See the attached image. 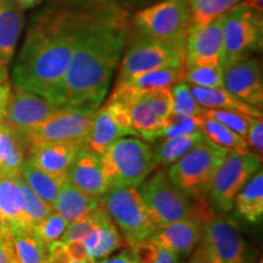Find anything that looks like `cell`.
<instances>
[{
    "instance_id": "cell-12",
    "label": "cell",
    "mask_w": 263,
    "mask_h": 263,
    "mask_svg": "<svg viewBox=\"0 0 263 263\" xmlns=\"http://www.w3.org/2000/svg\"><path fill=\"white\" fill-rule=\"evenodd\" d=\"M62 107L42 95L14 85L3 116V124L25 137Z\"/></svg>"
},
{
    "instance_id": "cell-30",
    "label": "cell",
    "mask_w": 263,
    "mask_h": 263,
    "mask_svg": "<svg viewBox=\"0 0 263 263\" xmlns=\"http://www.w3.org/2000/svg\"><path fill=\"white\" fill-rule=\"evenodd\" d=\"M184 73H185V64H182L157 68V70L136 76L129 80L117 82H122L132 89L141 94L144 91L160 89V88H172L174 84L184 81Z\"/></svg>"
},
{
    "instance_id": "cell-45",
    "label": "cell",
    "mask_w": 263,
    "mask_h": 263,
    "mask_svg": "<svg viewBox=\"0 0 263 263\" xmlns=\"http://www.w3.org/2000/svg\"><path fill=\"white\" fill-rule=\"evenodd\" d=\"M153 263H179V257L171 250L163 248L160 244L159 251H157Z\"/></svg>"
},
{
    "instance_id": "cell-42",
    "label": "cell",
    "mask_w": 263,
    "mask_h": 263,
    "mask_svg": "<svg viewBox=\"0 0 263 263\" xmlns=\"http://www.w3.org/2000/svg\"><path fill=\"white\" fill-rule=\"evenodd\" d=\"M251 154L262 162L263 157V120L261 117H252L249 132L245 138Z\"/></svg>"
},
{
    "instance_id": "cell-9",
    "label": "cell",
    "mask_w": 263,
    "mask_h": 263,
    "mask_svg": "<svg viewBox=\"0 0 263 263\" xmlns=\"http://www.w3.org/2000/svg\"><path fill=\"white\" fill-rule=\"evenodd\" d=\"M185 64V45L139 37L130 43L120 66L117 81H126L146 72Z\"/></svg>"
},
{
    "instance_id": "cell-44",
    "label": "cell",
    "mask_w": 263,
    "mask_h": 263,
    "mask_svg": "<svg viewBox=\"0 0 263 263\" xmlns=\"http://www.w3.org/2000/svg\"><path fill=\"white\" fill-rule=\"evenodd\" d=\"M65 246L72 261H84V259L89 258L87 246L82 240H70V241L65 242Z\"/></svg>"
},
{
    "instance_id": "cell-22",
    "label": "cell",
    "mask_w": 263,
    "mask_h": 263,
    "mask_svg": "<svg viewBox=\"0 0 263 263\" xmlns=\"http://www.w3.org/2000/svg\"><path fill=\"white\" fill-rule=\"evenodd\" d=\"M84 244L88 250V257L94 262L107 257L121 246L127 245L116 224L101 205L98 229L85 240Z\"/></svg>"
},
{
    "instance_id": "cell-21",
    "label": "cell",
    "mask_w": 263,
    "mask_h": 263,
    "mask_svg": "<svg viewBox=\"0 0 263 263\" xmlns=\"http://www.w3.org/2000/svg\"><path fill=\"white\" fill-rule=\"evenodd\" d=\"M99 206H100V200L76 188L66 178L55 200L54 211H57L67 222V224H70L77 219L90 215Z\"/></svg>"
},
{
    "instance_id": "cell-52",
    "label": "cell",
    "mask_w": 263,
    "mask_h": 263,
    "mask_svg": "<svg viewBox=\"0 0 263 263\" xmlns=\"http://www.w3.org/2000/svg\"><path fill=\"white\" fill-rule=\"evenodd\" d=\"M8 81V66L0 62V83Z\"/></svg>"
},
{
    "instance_id": "cell-46",
    "label": "cell",
    "mask_w": 263,
    "mask_h": 263,
    "mask_svg": "<svg viewBox=\"0 0 263 263\" xmlns=\"http://www.w3.org/2000/svg\"><path fill=\"white\" fill-rule=\"evenodd\" d=\"M95 263H136L133 256L129 251H122L121 254H118L114 257H105L97 261Z\"/></svg>"
},
{
    "instance_id": "cell-25",
    "label": "cell",
    "mask_w": 263,
    "mask_h": 263,
    "mask_svg": "<svg viewBox=\"0 0 263 263\" xmlns=\"http://www.w3.org/2000/svg\"><path fill=\"white\" fill-rule=\"evenodd\" d=\"M29 153L26 140L0 123V174L18 176Z\"/></svg>"
},
{
    "instance_id": "cell-31",
    "label": "cell",
    "mask_w": 263,
    "mask_h": 263,
    "mask_svg": "<svg viewBox=\"0 0 263 263\" xmlns=\"http://www.w3.org/2000/svg\"><path fill=\"white\" fill-rule=\"evenodd\" d=\"M164 140L160 141L153 149L154 160H155L156 167L159 168H166L178 161L186 153H189L194 146L201 143L205 139V136L201 130L195 133L186 134V136L174 137V138H163Z\"/></svg>"
},
{
    "instance_id": "cell-5",
    "label": "cell",
    "mask_w": 263,
    "mask_h": 263,
    "mask_svg": "<svg viewBox=\"0 0 263 263\" xmlns=\"http://www.w3.org/2000/svg\"><path fill=\"white\" fill-rule=\"evenodd\" d=\"M111 186H139L155 171L153 149L137 138H120L100 155Z\"/></svg>"
},
{
    "instance_id": "cell-11",
    "label": "cell",
    "mask_w": 263,
    "mask_h": 263,
    "mask_svg": "<svg viewBox=\"0 0 263 263\" xmlns=\"http://www.w3.org/2000/svg\"><path fill=\"white\" fill-rule=\"evenodd\" d=\"M95 111L87 107H62L25 137L29 150L42 143H73L84 146Z\"/></svg>"
},
{
    "instance_id": "cell-6",
    "label": "cell",
    "mask_w": 263,
    "mask_h": 263,
    "mask_svg": "<svg viewBox=\"0 0 263 263\" xmlns=\"http://www.w3.org/2000/svg\"><path fill=\"white\" fill-rule=\"evenodd\" d=\"M133 22L140 35L183 45L192 27L190 9L184 0H162L141 9Z\"/></svg>"
},
{
    "instance_id": "cell-47",
    "label": "cell",
    "mask_w": 263,
    "mask_h": 263,
    "mask_svg": "<svg viewBox=\"0 0 263 263\" xmlns=\"http://www.w3.org/2000/svg\"><path fill=\"white\" fill-rule=\"evenodd\" d=\"M0 263H14L8 241L3 235H0Z\"/></svg>"
},
{
    "instance_id": "cell-39",
    "label": "cell",
    "mask_w": 263,
    "mask_h": 263,
    "mask_svg": "<svg viewBox=\"0 0 263 263\" xmlns=\"http://www.w3.org/2000/svg\"><path fill=\"white\" fill-rule=\"evenodd\" d=\"M202 116H189V115L173 114L163 129V138H174L201 130Z\"/></svg>"
},
{
    "instance_id": "cell-20",
    "label": "cell",
    "mask_w": 263,
    "mask_h": 263,
    "mask_svg": "<svg viewBox=\"0 0 263 263\" xmlns=\"http://www.w3.org/2000/svg\"><path fill=\"white\" fill-rule=\"evenodd\" d=\"M24 25V10L14 0H0V62L8 67Z\"/></svg>"
},
{
    "instance_id": "cell-17",
    "label": "cell",
    "mask_w": 263,
    "mask_h": 263,
    "mask_svg": "<svg viewBox=\"0 0 263 263\" xmlns=\"http://www.w3.org/2000/svg\"><path fill=\"white\" fill-rule=\"evenodd\" d=\"M0 235L8 241L14 263H44L48 248L26 223L0 226Z\"/></svg>"
},
{
    "instance_id": "cell-33",
    "label": "cell",
    "mask_w": 263,
    "mask_h": 263,
    "mask_svg": "<svg viewBox=\"0 0 263 263\" xmlns=\"http://www.w3.org/2000/svg\"><path fill=\"white\" fill-rule=\"evenodd\" d=\"M241 0H196L189 6L192 26H205L228 12Z\"/></svg>"
},
{
    "instance_id": "cell-38",
    "label": "cell",
    "mask_w": 263,
    "mask_h": 263,
    "mask_svg": "<svg viewBox=\"0 0 263 263\" xmlns=\"http://www.w3.org/2000/svg\"><path fill=\"white\" fill-rule=\"evenodd\" d=\"M203 115L213 118L217 122L222 123L223 126L228 127L230 130H233L244 139L252 120V116H249V115L229 110H205Z\"/></svg>"
},
{
    "instance_id": "cell-34",
    "label": "cell",
    "mask_w": 263,
    "mask_h": 263,
    "mask_svg": "<svg viewBox=\"0 0 263 263\" xmlns=\"http://www.w3.org/2000/svg\"><path fill=\"white\" fill-rule=\"evenodd\" d=\"M20 186H21L22 196H24V216L25 222L29 226H35L45 217L50 215L54 211V207L45 202L44 200L41 199L37 194L29 188L21 177L18 176Z\"/></svg>"
},
{
    "instance_id": "cell-56",
    "label": "cell",
    "mask_w": 263,
    "mask_h": 263,
    "mask_svg": "<svg viewBox=\"0 0 263 263\" xmlns=\"http://www.w3.org/2000/svg\"><path fill=\"white\" fill-rule=\"evenodd\" d=\"M258 263H263V262H262V258H261V259H259V262H258Z\"/></svg>"
},
{
    "instance_id": "cell-15",
    "label": "cell",
    "mask_w": 263,
    "mask_h": 263,
    "mask_svg": "<svg viewBox=\"0 0 263 263\" xmlns=\"http://www.w3.org/2000/svg\"><path fill=\"white\" fill-rule=\"evenodd\" d=\"M223 88L239 100L261 108L263 78L259 61L246 57L223 67Z\"/></svg>"
},
{
    "instance_id": "cell-7",
    "label": "cell",
    "mask_w": 263,
    "mask_h": 263,
    "mask_svg": "<svg viewBox=\"0 0 263 263\" xmlns=\"http://www.w3.org/2000/svg\"><path fill=\"white\" fill-rule=\"evenodd\" d=\"M261 168V161L254 154L228 151L213 173L205 194L216 211L226 213L233 209L234 199L242 186Z\"/></svg>"
},
{
    "instance_id": "cell-28",
    "label": "cell",
    "mask_w": 263,
    "mask_h": 263,
    "mask_svg": "<svg viewBox=\"0 0 263 263\" xmlns=\"http://www.w3.org/2000/svg\"><path fill=\"white\" fill-rule=\"evenodd\" d=\"M18 176L41 199L52 207H54L62 183L66 179V177L55 176V174L38 168L28 159H26Z\"/></svg>"
},
{
    "instance_id": "cell-35",
    "label": "cell",
    "mask_w": 263,
    "mask_h": 263,
    "mask_svg": "<svg viewBox=\"0 0 263 263\" xmlns=\"http://www.w3.org/2000/svg\"><path fill=\"white\" fill-rule=\"evenodd\" d=\"M184 82L203 88H223V66H185Z\"/></svg>"
},
{
    "instance_id": "cell-10",
    "label": "cell",
    "mask_w": 263,
    "mask_h": 263,
    "mask_svg": "<svg viewBox=\"0 0 263 263\" xmlns=\"http://www.w3.org/2000/svg\"><path fill=\"white\" fill-rule=\"evenodd\" d=\"M262 15L254 10L239 3L226 12L223 26V67L259 50L262 47Z\"/></svg>"
},
{
    "instance_id": "cell-41",
    "label": "cell",
    "mask_w": 263,
    "mask_h": 263,
    "mask_svg": "<svg viewBox=\"0 0 263 263\" xmlns=\"http://www.w3.org/2000/svg\"><path fill=\"white\" fill-rule=\"evenodd\" d=\"M99 215H100V206L87 217H83V218L70 223L67 229H66L62 241L66 242L70 241V240H82V241H85L98 229Z\"/></svg>"
},
{
    "instance_id": "cell-50",
    "label": "cell",
    "mask_w": 263,
    "mask_h": 263,
    "mask_svg": "<svg viewBox=\"0 0 263 263\" xmlns=\"http://www.w3.org/2000/svg\"><path fill=\"white\" fill-rule=\"evenodd\" d=\"M22 10L34 8V6L39 5L42 3V0H14Z\"/></svg>"
},
{
    "instance_id": "cell-36",
    "label": "cell",
    "mask_w": 263,
    "mask_h": 263,
    "mask_svg": "<svg viewBox=\"0 0 263 263\" xmlns=\"http://www.w3.org/2000/svg\"><path fill=\"white\" fill-rule=\"evenodd\" d=\"M67 227V222L57 211H52L43 221L33 226V228H34L38 238L43 241V244L48 248L49 245L54 244V242L62 241Z\"/></svg>"
},
{
    "instance_id": "cell-51",
    "label": "cell",
    "mask_w": 263,
    "mask_h": 263,
    "mask_svg": "<svg viewBox=\"0 0 263 263\" xmlns=\"http://www.w3.org/2000/svg\"><path fill=\"white\" fill-rule=\"evenodd\" d=\"M123 4L134 6V5H145L149 2H153V0H120Z\"/></svg>"
},
{
    "instance_id": "cell-8",
    "label": "cell",
    "mask_w": 263,
    "mask_h": 263,
    "mask_svg": "<svg viewBox=\"0 0 263 263\" xmlns=\"http://www.w3.org/2000/svg\"><path fill=\"white\" fill-rule=\"evenodd\" d=\"M228 151L206 138L167 170L171 180L190 195L205 194L217 167Z\"/></svg>"
},
{
    "instance_id": "cell-23",
    "label": "cell",
    "mask_w": 263,
    "mask_h": 263,
    "mask_svg": "<svg viewBox=\"0 0 263 263\" xmlns=\"http://www.w3.org/2000/svg\"><path fill=\"white\" fill-rule=\"evenodd\" d=\"M196 103L205 110H229L241 112L252 117H261V108L239 100L224 88H203L189 85Z\"/></svg>"
},
{
    "instance_id": "cell-2",
    "label": "cell",
    "mask_w": 263,
    "mask_h": 263,
    "mask_svg": "<svg viewBox=\"0 0 263 263\" xmlns=\"http://www.w3.org/2000/svg\"><path fill=\"white\" fill-rule=\"evenodd\" d=\"M87 21L62 11L35 16L15 61V85L52 101Z\"/></svg>"
},
{
    "instance_id": "cell-1",
    "label": "cell",
    "mask_w": 263,
    "mask_h": 263,
    "mask_svg": "<svg viewBox=\"0 0 263 263\" xmlns=\"http://www.w3.org/2000/svg\"><path fill=\"white\" fill-rule=\"evenodd\" d=\"M127 29L120 18H88L52 103L60 106L97 108L103 104L120 64Z\"/></svg>"
},
{
    "instance_id": "cell-32",
    "label": "cell",
    "mask_w": 263,
    "mask_h": 263,
    "mask_svg": "<svg viewBox=\"0 0 263 263\" xmlns=\"http://www.w3.org/2000/svg\"><path fill=\"white\" fill-rule=\"evenodd\" d=\"M201 132L207 140L227 151L238 154H251L244 138L230 130L228 127L217 122L213 118L203 115L201 120Z\"/></svg>"
},
{
    "instance_id": "cell-14",
    "label": "cell",
    "mask_w": 263,
    "mask_h": 263,
    "mask_svg": "<svg viewBox=\"0 0 263 263\" xmlns=\"http://www.w3.org/2000/svg\"><path fill=\"white\" fill-rule=\"evenodd\" d=\"M226 14L205 26H192L185 39V66L217 67L222 65L223 26Z\"/></svg>"
},
{
    "instance_id": "cell-16",
    "label": "cell",
    "mask_w": 263,
    "mask_h": 263,
    "mask_svg": "<svg viewBox=\"0 0 263 263\" xmlns=\"http://www.w3.org/2000/svg\"><path fill=\"white\" fill-rule=\"evenodd\" d=\"M67 180L89 196L100 199L111 188L100 155L82 146L67 171Z\"/></svg>"
},
{
    "instance_id": "cell-19",
    "label": "cell",
    "mask_w": 263,
    "mask_h": 263,
    "mask_svg": "<svg viewBox=\"0 0 263 263\" xmlns=\"http://www.w3.org/2000/svg\"><path fill=\"white\" fill-rule=\"evenodd\" d=\"M81 147L73 143H42L31 147L27 159L45 172L66 177Z\"/></svg>"
},
{
    "instance_id": "cell-24",
    "label": "cell",
    "mask_w": 263,
    "mask_h": 263,
    "mask_svg": "<svg viewBox=\"0 0 263 263\" xmlns=\"http://www.w3.org/2000/svg\"><path fill=\"white\" fill-rule=\"evenodd\" d=\"M124 136H128V133L117 126L104 105L103 107L97 108L95 111L93 123H91L89 134L85 139L84 147L98 155H103L111 144Z\"/></svg>"
},
{
    "instance_id": "cell-18",
    "label": "cell",
    "mask_w": 263,
    "mask_h": 263,
    "mask_svg": "<svg viewBox=\"0 0 263 263\" xmlns=\"http://www.w3.org/2000/svg\"><path fill=\"white\" fill-rule=\"evenodd\" d=\"M203 236V222L184 219L157 227L151 238L177 256H188L194 251Z\"/></svg>"
},
{
    "instance_id": "cell-43",
    "label": "cell",
    "mask_w": 263,
    "mask_h": 263,
    "mask_svg": "<svg viewBox=\"0 0 263 263\" xmlns=\"http://www.w3.org/2000/svg\"><path fill=\"white\" fill-rule=\"evenodd\" d=\"M188 263H222V261L217 257V255L205 240L201 239V241L194 249Z\"/></svg>"
},
{
    "instance_id": "cell-48",
    "label": "cell",
    "mask_w": 263,
    "mask_h": 263,
    "mask_svg": "<svg viewBox=\"0 0 263 263\" xmlns=\"http://www.w3.org/2000/svg\"><path fill=\"white\" fill-rule=\"evenodd\" d=\"M10 93H11V84L8 81L0 83V111H4L8 104Z\"/></svg>"
},
{
    "instance_id": "cell-26",
    "label": "cell",
    "mask_w": 263,
    "mask_h": 263,
    "mask_svg": "<svg viewBox=\"0 0 263 263\" xmlns=\"http://www.w3.org/2000/svg\"><path fill=\"white\" fill-rule=\"evenodd\" d=\"M233 207L245 221L257 223L263 216V172L259 168L236 194Z\"/></svg>"
},
{
    "instance_id": "cell-57",
    "label": "cell",
    "mask_w": 263,
    "mask_h": 263,
    "mask_svg": "<svg viewBox=\"0 0 263 263\" xmlns=\"http://www.w3.org/2000/svg\"><path fill=\"white\" fill-rule=\"evenodd\" d=\"M136 263H138V262H136Z\"/></svg>"
},
{
    "instance_id": "cell-53",
    "label": "cell",
    "mask_w": 263,
    "mask_h": 263,
    "mask_svg": "<svg viewBox=\"0 0 263 263\" xmlns=\"http://www.w3.org/2000/svg\"><path fill=\"white\" fill-rule=\"evenodd\" d=\"M72 263H95L94 261H91L90 258L84 259V261H72Z\"/></svg>"
},
{
    "instance_id": "cell-29",
    "label": "cell",
    "mask_w": 263,
    "mask_h": 263,
    "mask_svg": "<svg viewBox=\"0 0 263 263\" xmlns=\"http://www.w3.org/2000/svg\"><path fill=\"white\" fill-rule=\"evenodd\" d=\"M132 126L137 132L138 137H141L146 141H156L162 139L163 129L167 121L154 112L145 100L140 97L134 100L129 106Z\"/></svg>"
},
{
    "instance_id": "cell-13",
    "label": "cell",
    "mask_w": 263,
    "mask_h": 263,
    "mask_svg": "<svg viewBox=\"0 0 263 263\" xmlns=\"http://www.w3.org/2000/svg\"><path fill=\"white\" fill-rule=\"evenodd\" d=\"M222 263H252L250 246L233 219L213 215L203 222V236Z\"/></svg>"
},
{
    "instance_id": "cell-54",
    "label": "cell",
    "mask_w": 263,
    "mask_h": 263,
    "mask_svg": "<svg viewBox=\"0 0 263 263\" xmlns=\"http://www.w3.org/2000/svg\"><path fill=\"white\" fill-rule=\"evenodd\" d=\"M184 2H185L186 4H188V6H190V5H193L194 3L196 2V0H184Z\"/></svg>"
},
{
    "instance_id": "cell-40",
    "label": "cell",
    "mask_w": 263,
    "mask_h": 263,
    "mask_svg": "<svg viewBox=\"0 0 263 263\" xmlns=\"http://www.w3.org/2000/svg\"><path fill=\"white\" fill-rule=\"evenodd\" d=\"M141 98L162 120L168 121L173 115V94L171 88H160V89L144 91L141 93Z\"/></svg>"
},
{
    "instance_id": "cell-49",
    "label": "cell",
    "mask_w": 263,
    "mask_h": 263,
    "mask_svg": "<svg viewBox=\"0 0 263 263\" xmlns=\"http://www.w3.org/2000/svg\"><path fill=\"white\" fill-rule=\"evenodd\" d=\"M240 4L254 10L255 12H257L259 15L263 14V0H241Z\"/></svg>"
},
{
    "instance_id": "cell-55",
    "label": "cell",
    "mask_w": 263,
    "mask_h": 263,
    "mask_svg": "<svg viewBox=\"0 0 263 263\" xmlns=\"http://www.w3.org/2000/svg\"><path fill=\"white\" fill-rule=\"evenodd\" d=\"M3 116H4V111H0V123L3 122Z\"/></svg>"
},
{
    "instance_id": "cell-37",
    "label": "cell",
    "mask_w": 263,
    "mask_h": 263,
    "mask_svg": "<svg viewBox=\"0 0 263 263\" xmlns=\"http://www.w3.org/2000/svg\"><path fill=\"white\" fill-rule=\"evenodd\" d=\"M173 94V114L189 115V116H203L205 108H202L194 99L190 87L185 82H179L172 88Z\"/></svg>"
},
{
    "instance_id": "cell-3",
    "label": "cell",
    "mask_w": 263,
    "mask_h": 263,
    "mask_svg": "<svg viewBox=\"0 0 263 263\" xmlns=\"http://www.w3.org/2000/svg\"><path fill=\"white\" fill-rule=\"evenodd\" d=\"M139 186L143 201L157 227L184 219L206 222L215 215L206 194L190 195L183 192L171 180L166 168H160Z\"/></svg>"
},
{
    "instance_id": "cell-27",
    "label": "cell",
    "mask_w": 263,
    "mask_h": 263,
    "mask_svg": "<svg viewBox=\"0 0 263 263\" xmlns=\"http://www.w3.org/2000/svg\"><path fill=\"white\" fill-rule=\"evenodd\" d=\"M14 223H26L20 179L18 176L0 174V226Z\"/></svg>"
},
{
    "instance_id": "cell-4",
    "label": "cell",
    "mask_w": 263,
    "mask_h": 263,
    "mask_svg": "<svg viewBox=\"0 0 263 263\" xmlns=\"http://www.w3.org/2000/svg\"><path fill=\"white\" fill-rule=\"evenodd\" d=\"M99 200L129 248L156 232V223L134 186H111Z\"/></svg>"
}]
</instances>
